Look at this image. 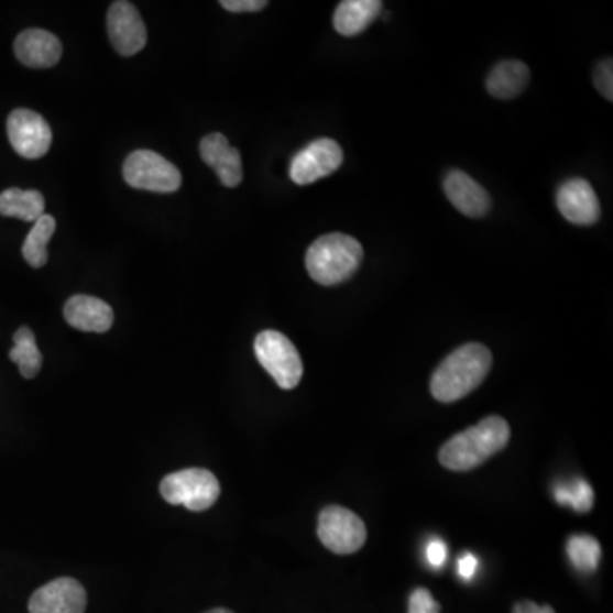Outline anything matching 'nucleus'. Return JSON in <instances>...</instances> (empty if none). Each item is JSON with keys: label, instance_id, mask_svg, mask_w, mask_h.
<instances>
[{"label": "nucleus", "instance_id": "obj_1", "mask_svg": "<svg viewBox=\"0 0 613 613\" xmlns=\"http://www.w3.org/2000/svg\"><path fill=\"white\" fill-rule=\"evenodd\" d=\"M493 366V354L484 344L469 342L448 354L431 376L433 397L452 404L474 392Z\"/></svg>", "mask_w": 613, "mask_h": 613}, {"label": "nucleus", "instance_id": "obj_2", "mask_svg": "<svg viewBox=\"0 0 613 613\" xmlns=\"http://www.w3.org/2000/svg\"><path fill=\"white\" fill-rule=\"evenodd\" d=\"M512 437L506 419L488 416L472 428L459 433L440 448L438 460L448 471L467 472L488 462L508 445Z\"/></svg>", "mask_w": 613, "mask_h": 613}, {"label": "nucleus", "instance_id": "obj_3", "mask_svg": "<svg viewBox=\"0 0 613 613\" xmlns=\"http://www.w3.org/2000/svg\"><path fill=\"white\" fill-rule=\"evenodd\" d=\"M363 248L347 233H328L317 239L305 254V266L314 282L324 286L348 282L362 266Z\"/></svg>", "mask_w": 613, "mask_h": 613}, {"label": "nucleus", "instance_id": "obj_4", "mask_svg": "<svg viewBox=\"0 0 613 613\" xmlns=\"http://www.w3.org/2000/svg\"><path fill=\"white\" fill-rule=\"evenodd\" d=\"M258 362L283 388L292 391L300 384L304 363L294 342L278 331H263L254 341Z\"/></svg>", "mask_w": 613, "mask_h": 613}, {"label": "nucleus", "instance_id": "obj_5", "mask_svg": "<svg viewBox=\"0 0 613 613\" xmlns=\"http://www.w3.org/2000/svg\"><path fill=\"white\" fill-rule=\"evenodd\" d=\"M161 494L167 503L183 504L189 512H207L219 500L220 482L207 469H185L162 479Z\"/></svg>", "mask_w": 613, "mask_h": 613}, {"label": "nucleus", "instance_id": "obj_6", "mask_svg": "<svg viewBox=\"0 0 613 613\" xmlns=\"http://www.w3.org/2000/svg\"><path fill=\"white\" fill-rule=\"evenodd\" d=\"M317 537L331 552L350 556L365 546L366 527L357 513L332 504L319 513Z\"/></svg>", "mask_w": 613, "mask_h": 613}, {"label": "nucleus", "instance_id": "obj_7", "mask_svg": "<svg viewBox=\"0 0 613 613\" xmlns=\"http://www.w3.org/2000/svg\"><path fill=\"white\" fill-rule=\"evenodd\" d=\"M127 185L154 193H174L182 188V171L166 157L152 151H135L123 164Z\"/></svg>", "mask_w": 613, "mask_h": 613}, {"label": "nucleus", "instance_id": "obj_8", "mask_svg": "<svg viewBox=\"0 0 613 613\" xmlns=\"http://www.w3.org/2000/svg\"><path fill=\"white\" fill-rule=\"evenodd\" d=\"M342 161L344 154L338 142L331 139L314 140L292 158L291 179L298 186L313 185L336 173Z\"/></svg>", "mask_w": 613, "mask_h": 613}, {"label": "nucleus", "instance_id": "obj_9", "mask_svg": "<svg viewBox=\"0 0 613 613\" xmlns=\"http://www.w3.org/2000/svg\"><path fill=\"white\" fill-rule=\"evenodd\" d=\"M8 136L21 157L40 158L52 147V129L45 118L31 110H14L8 118Z\"/></svg>", "mask_w": 613, "mask_h": 613}, {"label": "nucleus", "instance_id": "obj_10", "mask_svg": "<svg viewBox=\"0 0 613 613\" xmlns=\"http://www.w3.org/2000/svg\"><path fill=\"white\" fill-rule=\"evenodd\" d=\"M108 34L113 48L123 57H132L147 43V28L132 2L118 0L108 11Z\"/></svg>", "mask_w": 613, "mask_h": 613}, {"label": "nucleus", "instance_id": "obj_11", "mask_svg": "<svg viewBox=\"0 0 613 613\" xmlns=\"http://www.w3.org/2000/svg\"><path fill=\"white\" fill-rule=\"evenodd\" d=\"M87 594L74 578H58L34 591L30 599V613H84Z\"/></svg>", "mask_w": 613, "mask_h": 613}, {"label": "nucleus", "instance_id": "obj_12", "mask_svg": "<svg viewBox=\"0 0 613 613\" xmlns=\"http://www.w3.org/2000/svg\"><path fill=\"white\" fill-rule=\"evenodd\" d=\"M557 208L574 226H593L600 219L599 196L583 177H572L557 189Z\"/></svg>", "mask_w": 613, "mask_h": 613}, {"label": "nucleus", "instance_id": "obj_13", "mask_svg": "<svg viewBox=\"0 0 613 613\" xmlns=\"http://www.w3.org/2000/svg\"><path fill=\"white\" fill-rule=\"evenodd\" d=\"M444 189L450 204L466 217L481 219L490 214V193L463 171H450L445 177Z\"/></svg>", "mask_w": 613, "mask_h": 613}, {"label": "nucleus", "instance_id": "obj_14", "mask_svg": "<svg viewBox=\"0 0 613 613\" xmlns=\"http://www.w3.org/2000/svg\"><path fill=\"white\" fill-rule=\"evenodd\" d=\"M200 154L205 164L217 173L227 188H236L242 182V158L238 149L230 147L222 133H210L200 143Z\"/></svg>", "mask_w": 613, "mask_h": 613}, {"label": "nucleus", "instance_id": "obj_15", "mask_svg": "<svg viewBox=\"0 0 613 613\" xmlns=\"http://www.w3.org/2000/svg\"><path fill=\"white\" fill-rule=\"evenodd\" d=\"M68 326L84 332H106L113 326L114 314L110 305L91 295H74L64 307Z\"/></svg>", "mask_w": 613, "mask_h": 613}, {"label": "nucleus", "instance_id": "obj_16", "mask_svg": "<svg viewBox=\"0 0 613 613\" xmlns=\"http://www.w3.org/2000/svg\"><path fill=\"white\" fill-rule=\"evenodd\" d=\"M14 53L21 64L31 68H50L62 58V43L45 30H26L15 39Z\"/></svg>", "mask_w": 613, "mask_h": 613}, {"label": "nucleus", "instance_id": "obj_17", "mask_svg": "<svg viewBox=\"0 0 613 613\" xmlns=\"http://www.w3.org/2000/svg\"><path fill=\"white\" fill-rule=\"evenodd\" d=\"M382 8L381 0H344L336 9L332 24L342 36H357L376 20Z\"/></svg>", "mask_w": 613, "mask_h": 613}, {"label": "nucleus", "instance_id": "obj_18", "mask_svg": "<svg viewBox=\"0 0 613 613\" xmlns=\"http://www.w3.org/2000/svg\"><path fill=\"white\" fill-rule=\"evenodd\" d=\"M530 80V68L519 61H504L490 72L485 87L493 98L513 99L522 95Z\"/></svg>", "mask_w": 613, "mask_h": 613}, {"label": "nucleus", "instance_id": "obj_19", "mask_svg": "<svg viewBox=\"0 0 613 613\" xmlns=\"http://www.w3.org/2000/svg\"><path fill=\"white\" fill-rule=\"evenodd\" d=\"M0 215L34 223L45 215V196L36 189H6L0 193Z\"/></svg>", "mask_w": 613, "mask_h": 613}, {"label": "nucleus", "instance_id": "obj_20", "mask_svg": "<svg viewBox=\"0 0 613 613\" xmlns=\"http://www.w3.org/2000/svg\"><path fill=\"white\" fill-rule=\"evenodd\" d=\"M9 358L15 365L20 366L21 375L24 379H34L42 370V353H40L39 344H36L34 332L26 326L15 331L14 348L9 353Z\"/></svg>", "mask_w": 613, "mask_h": 613}, {"label": "nucleus", "instance_id": "obj_21", "mask_svg": "<svg viewBox=\"0 0 613 613\" xmlns=\"http://www.w3.org/2000/svg\"><path fill=\"white\" fill-rule=\"evenodd\" d=\"M57 229V220L52 215H43L42 219L33 223V229L28 233L26 241L23 244V256L26 263L33 267H42L48 263L50 239L53 238Z\"/></svg>", "mask_w": 613, "mask_h": 613}, {"label": "nucleus", "instance_id": "obj_22", "mask_svg": "<svg viewBox=\"0 0 613 613\" xmlns=\"http://www.w3.org/2000/svg\"><path fill=\"white\" fill-rule=\"evenodd\" d=\"M569 561L581 572H594L602 559V547L591 535H572L566 544Z\"/></svg>", "mask_w": 613, "mask_h": 613}, {"label": "nucleus", "instance_id": "obj_23", "mask_svg": "<svg viewBox=\"0 0 613 613\" xmlns=\"http://www.w3.org/2000/svg\"><path fill=\"white\" fill-rule=\"evenodd\" d=\"M554 497L562 506H571L576 513H588L593 508L594 491L584 479H572L554 488Z\"/></svg>", "mask_w": 613, "mask_h": 613}, {"label": "nucleus", "instance_id": "obj_24", "mask_svg": "<svg viewBox=\"0 0 613 613\" xmlns=\"http://www.w3.org/2000/svg\"><path fill=\"white\" fill-rule=\"evenodd\" d=\"M440 603L433 599L431 591L426 588H416L409 596L407 613H440Z\"/></svg>", "mask_w": 613, "mask_h": 613}, {"label": "nucleus", "instance_id": "obj_25", "mask_svg": "<svg viewBox=\"0 0 613 613\" xmlns=\"http://www.w3.org/2000/svg\"><path fill=\"white\" fill-rule=\"evenodd\" d=\"M593 83L594 87L599 89L600 95L603 98L612 101L613 99V65L612 61H603L599 64V67L594 68L593 72Z\"/></svg>", "mask_w": 613, "mask_h": 613}, {"label": "nucleus", "instance_id": "obj_26", "mask_svg": "<svg viewBox=\"0 0 613 613\" xmlns=\"http://www.w3.org/2000/svg\"><path fill=\"white\" fill-rule=\"evenodd\" d=\"M447 544L440 538H433L431 543L426 547V559L433 568L438 569L447 562Z\"/></svg>", "mask_w": 613, "mask_h": 613}, {"label": "nucleus", "instance_id": "obj_27", "mask_svg": "<svg viewBox=\"0 0 613 613\" xmlns=\"http://www.w3.org/2000/svg\"><path fill=\"white\" fill-rule=\"evenodd\" d=\"M220 6L229 12H258L263 11L267 2L264 0H222Z\"/></svg>", "mask_w": 613, "mask_h": 613}, {"label": "nucleus", "instance_id": "obj_28", "mask_svg": "<svg viewBox=\"0 0 613 613\" xmlns=\"http://www.w3.org/2000/svg\"><path fill=\"white\" fill-rule=\"evenodd\" d=\"M479 568V559L474 554L466 552L460 557L457 562V572H459L460 580L471 581L474 578L475 571Z\"/></svg>", "mask_w": 613, "mask_h": 613}, {"label": "nucleus", "instance_id": "obj_29", "mask_svg": "<svg viewBox=\"0 0 613 613\" xmlns=\"http://www.w3.org/2000/svg\"><path fill=\"white\" fill-rule=\"evenodd\" d=\"M513 613H556V610L550 605H537L530 600H525V602L516 603Z\"/></svg>", "mask_w": 613, "mask_h": 613}, {"label": "nucleus", "instance_id": "obj_30", "mask_svg": "<svg viewBox=\"0 0 613 613\" xmlns=\"http://www.w3.org/2000/svg\"><path fill=\"white\" fill-rule=\"evenodd\" d=\"M205 613H233V612H230V610L227 609H214L210 610V612H205Z\"/></svg>", "mask_w": 613, "mask_h": 613}]
</instances>
